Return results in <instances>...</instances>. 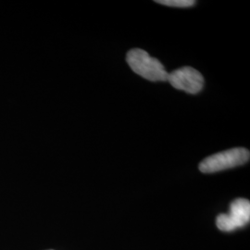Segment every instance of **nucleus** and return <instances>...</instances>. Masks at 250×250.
Here are the masks:
<instances>
[{
    "label": "nucleus",
    "mask_w": 250,
    "mask_h": 250,
    "mask_svg": "<svg viewBox=\"0 0 250 250\" xmlns=\"http://www.w3.org/2000/svg\"><path fill=\"white\" fill-rule=\"evenodd\" d=\"M126 62L133 72L146 80L164 82L168 79V72L162 63L152 58L146 51L140 48L131 49L126 56Z\"/></svg>",
    "instance_id": "nucleus-1"
},
{
    "label": "nucleus",
    "mask_w": 250,
    "mask_h": 250,
    "mask_svg": "<svg viewBox=\"0 0 250 250\" xmlns=\"http://www.w3.org/2000/svg\"><path fill=\"white\" fill-rule=\"evenodd\" d=\"M250 158V153L247 148L235 147L206 158L198 168L203 173H213L244 165L249 162Z\"/></svg>",
    "instance_id": "nucleus-2"
},
{
    "label": "nucleus",
    "mask_w": 250,
    "mask_h": 250,
    "mask_svg": "<svg viewBox=\"0 0 250 250\" xmlns=\"http://www.w3.org/2000/svg\"><path fill=\"white\" fill-rule=\"evenodd\" d=\"M156 3L169 6V7H175V8H188L192 7L196 4V1L193 0H157Z\"/></svg>",
    "instance_id": "nucleus-5"
},
{
    "label": "nucleus",
    "mask_w": 250,
    "mask_h": 250,
    "mask_svg": "<svg viewBox=\"0 0 250 250\" xmlns=\"http://www.w3.org/2000/svg\"><path fill=\"white\" fill-rule=\"evenodd\" d=\"M250 202L246 198H237L230 204L229 213L216 218L217 227L224 232H232L250 224Z\"/></svg>",
    "instance_id": "nucleus-3"
},
{
    "label": "nucleus",
    "mask_w": 250,
    "mask_h": 250,
    "mask_svg": "<svg viewBox=\"0 0 250 250\" xmlns=\"http://www.w3.org/2000/svg\"><path fill=\"white\" fill-rule=\"evenodd\" d=\"M167 81L174 88L193 95L199 93L204 86L202 74L191 67H184L168 73Z\"/></svg>",
    "instance_id": "nucleus-4"
}]
</instances>
